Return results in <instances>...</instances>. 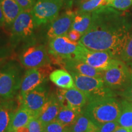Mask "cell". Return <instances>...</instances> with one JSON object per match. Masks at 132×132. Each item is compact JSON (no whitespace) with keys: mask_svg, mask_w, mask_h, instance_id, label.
<instances>
[{"mask_svg":"<svg viewBox=\"0 0 132 132\" xmlns=\"http://www.w3.org/2000/svg\"><path fill=\"white\" fill-rule=\"evenodd\" d=\"M132 31V23L122 11L103 6L92 12L89 28L78 42L87 49L110 53L120 58Z\"/></svg>","mask_w":132,"mask_h":132,"instance_id":"6da1fadb","label":"cell"},{"mask_svg":"<svg viewBox=\"0 0 132 132\" xmlns=\"http://www.w3.org/2000/svg\"><path fill=\"white\" fill-rule=\"evenodd\" d=\"M121 112V103L113 97L95 99L87 103L82 114L97 127L118 120Z\"/></svg>","mask_w":132,"mask_h":132,"instance_id":"7a4b0ae2","label":"cell"},{"mask_svg":"<svg viewBox=\"0 0 132 132\" xmlns=\"http://www.w3.org/2000/svg\"><path fill=\"white\" fill-rule=\"evenodd\" d=\"M36 28L31 10L22 11L15 20L10 29L11 44L16 47L20 44L25 46L36 42Z\"/></svg>","mask_w":132,"mask_h":132,"instance_id":"3957f363","label":"cell"},{"mask_svg":"<svg viewBox=\"0 0 132 132\" xmlns=\"http://www.w3.org/2000/svg\"><path fill=\"white\" fill-rule=\"evenodd\" d=\"M73 77L75 87L85 94L88 102L95 99L113 97L112 90L105 85L103 78H95L69 72Z\"/></svg>","mask_w":132,"mask_h":132,"instance_id":"277c9868","label":"cell"},{"mask_svg":"<svg viewBox=\"0 0 132 132\" xmlns=\"http://www.w3.org/2000/svg\"><path fill=\"white\" fill-rule=\"evenodd\" d=\"M20 69L13 62H8L0 69V99H12L20 89Z\"/></svg>","mask_w":132,"mask_h":132,"instance_id":"5b68a950","label":"cell"},{"mask_svg":"<svg viewBox=\"0 0 132 132\" xmlns=\"http://www.w3.org/2000/svg\"><path fill=\"white\" fill-rule=\"evenodd\" d=\"M64 0H36L31 13L36 28L45 26L59 15Z\"/></svg>","mask_w":132,"mask_h":132,"instance_id":"8992f818","label":"cell"},{"mask_svg":"<svg viewBox=\"0 0 132 132\" xmlns=\"http://www.w3.org/2000/svg\"><path fill=\"white\" fill-rule=\"evenodd\" d=\"M21 64L27 69H37L50 65L51 59L48 51L44 44L37 42L24 46L20 56Z\"/></svg>","mask_w":132,"mask_h":132,"instance_id":"52a82bcc","label":"cell"},{"mask_svg":"<svg viewBox=\"0 0 132 132\" xmlns=\"http://www.w3.org/2000/svg\"><path fill=\"white\" fill-rule=\"evenodd\" d=\"M131 73L124 62L114 59L109 68L103 72V80L105 85L111 89H122L127 86Z\"/></svg>","mask_w":132,"mask_h":132,"instance_id":"ba28073f","label":"cell"},{"mask_svg":"<svg viewBox=\"0 0 132 132\" xmlns=\"http://www.w3.org/2000/svg\"><path fill=\"white\" fill-rule=\"evenodd\" d=\"M74 59L85 62L97 70L105 71L111 65L115 58L110 53L91 50L80 44Z\"/></svg>","mask_w":132,"mask_h":132,"instance_id":"9c48e42d","label":"cell"},{"mask_svg":"<svg viewBox=\"0 0 132 132\" xmlns=\"http://www.w3.org/2000/svg\"><path fill=\"white\" fill-rule=\"evenodd\" d=\"M75 14L76 12L71 9L65 10V12L45 25L46 29L43 39L48 43L54 38L66 35L72 29Z\"/></svg>","mask_w":132,"mask_h":132,"instance_id":"30bf717a","label":"cell"},{"mask_svg":"<svg viewBox=\"0 0 132 132\" xmlns=\"http://www.w3.org/2000/svg\"><path fill=\"white\" fill-rule=\"evenodd\" d=\"M80 44L71 40L66 35L53 39L48 42V51L54 58L74 59Z\"/></svg>","mask_w":132,"mask_h":132,"instance_id":"8fae6325","label":"cell"},{"mask_svg":"<svg viewBox=\"0 0 132 132\" xmlns=\"http://www.w3.org/2000/svg\"><path fill=\"white\" fill-rule=\"evenodd\" d=\"M47 89L41 85L26 94L19 96L21 105L25 107L34 115L38 118L41 110L48 101L49 97Z\"/></svg>","mask_w":132,"mask_h":132,"instance_id":"7c38bea8","label":"cell"},{"mask_svg":"<svg viewBox=\"0 0 132 132\" xmlns=\"http://www.w3.org/2000/svg\"><path fill=\"white\" fill-rule=\"evenodd\" d=\"M50 65L37 69H29L26 71L21 82L20 96L26 94L34 89L44 85L49 73H52Z\"/></svg>","mask_w":132,"mask_h":132,"instance_id":"4fadbf2b","label":"cell"},{"mask_svg":"<svg viewBox=\"0 0 132 132\" xmlns=\"http://www.w3.org/2000/svg\"><path fill=\"white\" fill-rule=\"evenodd\" d=\"M57 97L61 107H66L80 112L88 103L87 97L83 92L76 87L69 89H59Z\"/></svg>","mask_w":132,"mask_h":132,"instance_id":"5bb4252c","label":"cell"},{"mask_svg":"<svg viewBox=\"0 0 132 132\" xmlns=\"http://www.w3.org/2000/svg\"><path fill=\"white\" fill-rule=\"evenodd\" d=\"M55 62L62 66L69 72H75L80 75L103 78L104 71L97 70L88 64L75 59L54 58Z\"/></svg>","mask_w":132,"mask_h":132,"instance_id":"9a60e30c","label":"cell"},{"mask_svg":"<svg viewBox=\"0 0 132 132\" xmlns=\"http://www.w3.org/2000/svg\"><path fill=\"white\" fill-rule=\"evenodd\" d=\"M21 106L19 99L3 100L0 102V132H9L13 116Z\"/></svg>","mask_w":132,"mask_h":132,"instance_id":"2e32d148","label":"cell"},{"mask_svg":"<svg viewBox=\"0 0 132 132\" xmlns=\"http://www.w3.org/2000/svg\"><path fill=\"white\" fill-rule=\"evenodd\" d=\"M61 107L57 95L52 94L49 95L48 101L42 108L37 118L42 122L45 127L48 123L56 119Z\"/></svg>","mask_w":132,"mask_h":132,"instance_id":"e0dca14e","label":"cell"},{"mask_svg":"<svg viewBox=\"0 0 132 132\" xmlns=\"http://www.w3.org/2000/svg\"><path fill=\"white\" fill-rule=\"evenodd\" d=\"M0 4L4 14L5 26L10 30L15 20L23 10L16 0H0Z\"/></svg>","mask_w":132,"mask_h":132,"instance_id":"ac0fdd59","label":"cell"},{"mask_svg":"<svg viewBox=\"0 0 132 132\" xmlns=\"http://www.w3.org/2000/svg\"><path fill=\"white\" fill-rule=\"evenodd\" d=\"M51 81L62 89H69L75 87L73 77L65 70L57 69L53 71L49 75Z\"/></svg>","mask_w":132,"mask_h":132,"instance_id":"d6986e66","label":"cell"},{"mask_svg":"<svg viewBox=\"0 0 132 132\" xmlns=\"http://www.w3.org/2000/svg\"><path fill=\"white\" fill-rule=\"evenodd\" d=\"M34 118V115L28 109L21 105L13 116L9 132H14L18 128L26 127Z\"/></svg>","mask_w":132,"mask_h":132,"instance_id":"ffe728a7","label":"cell"},{"mask_svg":"<svg viewBox=\"0 0 132 132\" xmlns=\"http://www.w3.org/2000/svg\"><path fill=\"white\" fill-rule=\"evenodd\" d=\"M92 21V12H76L72 29L83 35L89 28Z\"/></svg>","mask_w":132,"mask_h":132,"instance_id":"44dd1931","label":"cell"},{"mask_svg":"<svg viewBox=\"0 0 132 132\" xmlns=\"http://www.w3.org/2000/svg\"><path fill=\"white\" fill-rule=\"evenodd\" d=\"M70 132H97L98 127L91 120L81 114L70 127Z\"/></svg>","mask_w":132,"mask_h":132,"instance_id":"7402d4cb","label":"cell"},{"mask_svg":"<svg viewBox=\"0 0 132 132\" xmlns=\"http://www.w3.org/2000/svg\"><path fill=\"white\" fill-rule=\"evenodd\" d=\"M121 103V112L118 119L119 126L132 128V103L128 100H123Z\"/></svg>","mask_w":132,"mask_h":132,"instance_id":"603a6c76","label":"cell"},{"mask_svg":"<svg viewBox=\"0 0 132 132\" xmlns=\"http://www.w3.org/2000/svg\"><path fill=\"white\" fill-rule=\"evenodd\" d=\"M81 114H82V112L76 111L66 107H61L60 111L55 120L59 121L65 126L70 127L75 123L79 116Z\"/></svg>","mask_w":132,"mask_h":132,"instance_id":"cb8c5ba5","label":"cell"},{"mask_svg":"<svg viewBox=\"0 0 132 132\" xmlns=\"http://www.w3.org/2000/svg\"><path fill=\"white\" fill-rule=\"evenodd\" d=\"M108 0H86L78 6V9L76 12H92L99 8L106 6Z\"/></svg>","mask_w":132,"mask_h":132,"instance_id":"d4e9b609","label":"cell"},{"mask_svg":"<svg viewBox=\"0 0 132 132\" xmlns=\"http://www.w3.org/2000/svg\"><path fill=\"white\" fill-rule=\"evenodd\" d=\"M44 132H70V130L69 127L54 120L44 127Z\"/></svg>","mask_w":132,"mask_h":132,"instance_id":"484cf974","label":"cell"},{"mask_svg":"<svg viewBox=\"0 0 132 132\" xmlns=\"http://www.w3.org/2000/svg\"><path fill=\"white\" fill-rule=\"evenodd\" d=\"M132 4V0H108L106 6L114 8L119 11H125Z\"/></svg>","mask_w":132,"mask_h":132,"instance_id":"4316f807","label":"cell"},{"mask_svg":"<svg viewBox=\"0 0 132 132\" xmlns=\"http://www.w3.org/2000/svg\"><path fill=\"white\" fill-rule=\"evenodd\" d=\"M120 58L124 62L132 61V31L125 44Z\"/></svg>","mask_w":132,"mask_h":132,"instance_id":"83f0119b","label":"cell"},{"mask_svg":"<svg viewBox=\"0 0 132 132\" xmlns=\"http://www.w3.org/2000/svg\"><path fill=\"white\" fill-rule=\"evenodd\" d=\"M29 132H44V125L37 118H33L27 125Z\"/></svg>","mask_w":132,"mask_h":132,"instance_id":"f1b7e54d","label":"cell"},{"mask_svg":"<svg viewBox=\"0 0 132 132\" xmlns=\"http://www.w3.org/2000/svg\"><path fill=\"white\" fill-rule=\"evenodd\" d=\"M118 127H119V125L118 122V120L109 122L98 126L97 132H114Z\"/></svg>","mask_w":132,"mask_h":132,"instance_id":"f546056e","label":"cell"},{"mask_svg":"<svg viewBox=\"0 0 132 132\" xmlns=\"http://www.w3.org/2000/svg\"><path fill=\"white\" fill-rule=\"evenodd\" d=\"M23 11H29L32 9L36 2V0H16Z\"/></svg>","mask_w":132,"mask_h":132,"instance_id":"4dcf8cb0","label":"cell"},{"mask_svg":"<svg viewBox=\"0 0 132 132\" xmlns=\"http://www.w3.org/2000/svg\"><path fill=\"white\" fill-rule=\"evenodd\" d=\"M67 36L71 40L74 41V42H78L81 37L82 34L75 29H71L67 34Z\"/></svg>","mask_w":132,"mask_h":132,"instance_id":"1f68e13d","label":"cell"},{"mask_svg":"<svg viewBox=\"0 0 132 132\" xmlns=\"http://www.w3.org/2000/svg\"><path fill=\"white\" fill-rule=\"evenodd\" d=\"M122 95L127 100L132 103V85L125 88L124 91L122 92Z\"/></svg>","mask_w":132,"mask_h":132,"instance_id":"d6a6232c","label":"cell"},{"mask_svg":"<svg viewBox=\"0 0 132 132\" xmlns=\"http://www.w3.org/2000/svg\"><path fill=\"white\" fill-rule=\"evenodd\" d=\"M64 8L65 10L71 9L73 5V0H64Z\"/></svg>","mask_w":132,"mask_h":132,"instance_id":"836d02e7","label":"cell"},{"mask_svg":"<svg viewBox=\"0 0 132 132\" xmlns=\"http://www.w3.org/2000/svg\"><path fill=\"white\" fill-rule=\"evenodd\" d=\"M4 25H5V19L2 8H1V4H0V27Z\"/></svg>","mask_w":132,"mask_h":132,"instance_id":"e575fe53","label":"cell"},{"mask_svg":"<svg viewBox=\"0 0 132 132\" xmlns=\"http://www.w3.org/2000/svg\"><path fill=\"white\" fill-rule=\"evenodd\" d=\"M130 128L122 127L119 126L114 131V132H130Z\"/></svg>","mask_w":132,"mask_h":132,"instance_id":"d590c367","label":"cell"},{"mask_svg":"<svg viewBox=\"0 0 132 132\" xmlns=\"http://www.w3.org/2000/svg\"><path fill=\"white\" fill-rule=\"evenodd\" d=\"M14 132H29L28 128L26 127H20L16 130Z\"/></svg>","mask_w":132,"mask_h":132,"instance_id":"8d00e7d4","label":"cell"},{"mask_svg":"<svg viewBox=\"0 0 132 132\" xmlns=\"http://www.w3.org/2000/svg\"><path fill=\"white\" fill-rule=\"evenodd\" d=\"M86 1V0H73V4L78 6L81 3H82V2H84V1Z\"/></svg>","mask_w":132,"mask_h":132,"instance_id":"74e56055","label":"cell"},{"mask_svg":"<svg viewBox=\"0 0 132 132\" xmlns=\"http://www.w3.org/2000/svg\"><path fill=\"white\" fill-rule=\"evenodd\" d=\"M3 39L2 37H1V36H0V44H1V43L3 42Z\"/></svg>","mask_w":132,"mask_h":132,"instance_id":"f35d334b","label":"cell"},{"mask_svg":"<svg viewBox=\"0 0 132 132\" xmlns=\"http://www.w3.org/2000/svg\"><path fill=\"white\" fill-rule=\"evenodd\" d=\"M130 132H132V128H130Z\"/></svg>","mask_w":132,"mask_h":132,"instance_id":"ab89813d","label":"cell"},{"mask_svg":"<svg viewBox=\"0 0 132 132\" xmlns=\"http://www.w3.org/2000/svg\"><path fill=\"white\" fill-rule=\"evenodd\" d=\"M131 80H132V70H131Z\"/></svg>","mask_w":132,"mask_h":132,"instance_id":"60d3db41","label":"cell"},{"mask_svg":"<svg viewBox=\"0 0 132 132\" xmlns=\"http://www.w3.org/2000/svg\"><path fill=\"white\" fill-rule=\"evenodd\" d=\"M0 102H1V101H0Z\"/></svg>","mask_w":132,"mask_h":132,"instance_id":"b9f144b4","label":"cell"}]
</instances>
